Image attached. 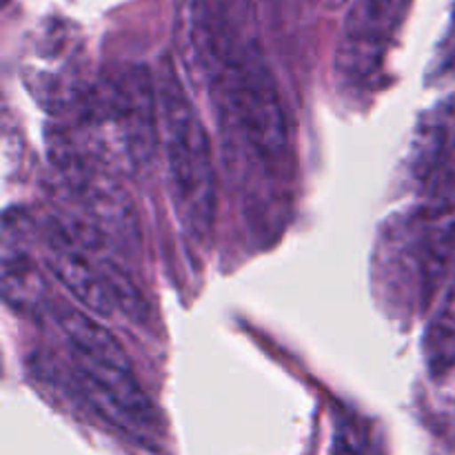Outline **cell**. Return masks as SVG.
<instances>
[{"instance_id": "2", "label": "cell", "mask_w": 455, "mask_h": 455, "mask_svg": "<svg viewBox=\"0 0 455 455\" xmlns=\"http://www.w3.org/2000/svg\"><path fill=\"white\" fill-rule=\"evenodd\" d=\"M156 93L176 218L194 243L204 244L216 222L218 198L212 140L169 58L163 60Z\"/></svg>"}, {"instance_id": "9", "label": "cell", "mask_w": 455, "mask_h": 455, "mask_svg": "<svg viewBox=\"0 0 455 455\" xmlns=\"http://www.w3.org/2000/svg\"><path fill=\"white\" fill-rule=\"evenodd\" d=\"M4 300L20 311L34 309L44 298V284L36 271L34 262L25 256L22 249H16V256L4 253L3 260Z\"/></svg>"}, {"instance_id": "5", "label": "cell", "mask_w": 455, "mask_h": 455, "mask_svg": "<svg viewBox=\"0 0 455 455\" xmlns=\"http://www.w3.org/2000/svg\"><path fill=\"white\" fill-rule=\"evenodd\" d=\"M89 123L107 124L132 164L151 158L160 133L156 80L145 67H127L89 92Z\"/></svg>"}, {"instance_id": "3", "label": "cell", "mask_w": 455, "mask_h": 455, "mask_svg": "<svg viewBox=\"0 0 455 455\" xmlns=\"http://www.w3.org/2000/svg\"><path fill=\"white\" fill-rule=\"evenodd\" d=\"M53 318L69 342L71 363L92 407L127 434L158 435V409L138 382L132 360L114 333L76 307L60 305Z\"/></svg>"}, {"instance_id": "8", "label": "cell", "mask_w": 455, "mask_h": 455, "mask_svg": "<svg viewBox=\"0 0 455 455\" xmlns=\"http://www.w3.org/2000/svg\"><path fill=\"white\" fill-rule=\"evenodd\" d=\"M427 363L434 378L449 373L455 364V278L427 331Z\"/></svg>"}, {"instance_id": "6", "label": "cell", "mask_w": 455, "mask_h": 455, "mask_svg": "<svg viewBox=\"0 0 455 455\" xmlns=\"http://www.w3.org/2000/svg\"><path fill=\"white\" fill-rule=\"evenodd\" d=\"M53 156V164L65 178L69 194L100 231H109L116 240L127 243L132 238L138 243L136 209L109 169L74 145L56 147Z\"/></svg>"}, {"instance_id": "7", "label": "cell", "mask_w": 455, "mask_h": 455, "mask_svg": "<svg viewBox=\"0 0 455 455\" xmlns=\"http://www.w3.org/2000/svg\"><path fill=\"white\" fill-rule=\"evenodd\" d=\"M44 262L53 278L78 300L87 314L107 318L114 311L116 302L109 291L100 262L93 260L87 247L67 229L60 220H49L43 231Z\"/></svg>"}, {"instance_id": "4", "label": "cell", "mask_w": 455, "mask_h": 455, "mask_svg": "<svg viewBox=\"0 0 455 455\" xmlns=\"http://www.w3.org/2000/svg\"><path fill=\"white\" fill-rule=\"evenodd\" d=\"M422 298L434 300L455 258V109L427 127L420 151Z\"/></svg>"}, {"instance_id": "1", "label": "cell", "mask_w": 455, "mask_h": 455, "mask_svg": "<svg viewBox=\"0 0 455 455\" xmlns=\"http://www.w3.org/2000/svg\"><path fill=\"white\" fill-rule=\"evenodd\" d=\"M191 43L229 142L260 167L284 169L291 154V127L260 44L240 31L222 0H196Z\"/></svg>"}]
</instances>
